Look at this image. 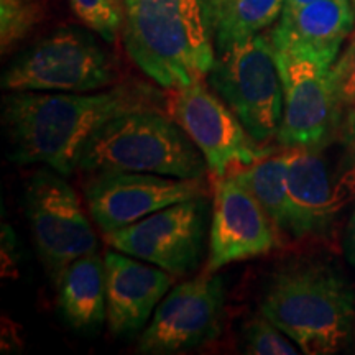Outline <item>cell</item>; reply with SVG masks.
Returning a JSON list of instances; mask_svg holds the SVG:
<instances>
[{
    "instance_id": "obj_1",
    "label": "cell",
    "mask_w": 355,
    "mask_h": 355,
    "mask_svg": "<svg viewBox=\"0 0 355 355\" xmlns=\"http://www.w3.org/2000/svg\"><path fill=\"white\" fill-rule=\"evenodd\" d=\"M168 107L165 92L150 84L122 81L101 92H8L2 125L8 158L19 165H43L69 175L84 146L109 121L133 110Z\"/></svg>"
},
{
    "instance_id": "obj_2",
    "label": "cell",
    "mask_w": 355,
    "mask_h": 355,
    "mask_svg": "<svg viewBox=\"0 0 355 355\" xmlns=\"http://www.w3.org/2000/svg\"><path fill=\"white\" fill-rule=\"evenodd\" d=\"M260 313L303 354H336L354 334L355 291L331 260L298 257L270 275Z\"/></svg>"
},
{
    "instance_id": "obj_3",
    "label": "cell",
    "mask_w": 355,
    "mask_h": 355,
    "mask_svg": "<svg viewBox=\"0 0 355 355\" xmlns=\"http://www.w3.org/2000/svg\"><path fill=\"white\" fill-rule=\"evenodd\" d=\"M122 40L133 63L168 91L204 81L216 61L202 0H123Z\"/></svg>"
},
{
    "instance_id": "obj_4",
    "label": "cell",
    "mask_w": 355,
    "mask_h": 355,
    "mask_svg": "<svg viewBox=\"0 0 355 355\" xmlns=\"http://www.w3.org/2000/svg\"><path fill=\"white\" fill-rule=\"evenodd\" d=\"M84 173L133 171L204 180L202 153L171 115L159 109L133 110L102 125L84 146Z\"/></svg>"
},
{
    "instance_id": "obj_5",
    "label": "cell",
    "mask_w": 355,
    "mask_h": 355,
    "mask_svg": "<svg viewBox=\"0 0 355 355\" xmlns=\"http://www.w3.org/2000/svg\"><path fill=\"white\" fill-rule=\"evenodd\" d=\"M117 83L115 58L92 30L76 25L44 35L19 53L2 74L8 92H92Z\"/></svg>"
},
{
    "instance_id": "obj_6",
    "label": "cell",
    "mask_w": 355,
    "mask_h": 355,
    "mask_svg": "<svg viewBox=\"0 0 355 355\" xmlns=\"http://www.w3.org/2000/svg\"><path fill=\"white\" fill-rule=\"evenodd\" d=\"M206 83L257 144L277 139L283 117V84L270 35H254L217 51Z\"/></svg>"
},
{
    "instance_id": "obj_7",
    "label": "cell",
    "mask_w": 355,
    "mask_h": 355,
    "mask_svg": "<svg viewBox=\"0 0 355 355\" xmlns=\"http://www.w3.org/2000/svg\"><path fill=\"white\" fill-rule=\"evenodd\" d=\"M25 214L38 259L55 285L74 260L97 254L99 241L81 199L60 171L48 166L30 178Z\"/></svg>"
},
{
    "instance_id": "obj_8",
    "label": "cell",
    "mask_w": 355,
    "mask_h": 355,
    "mask_svg": "<svg viewBox=\"0 0 355 355\" xmlns=\"http://www.w3.org/2000/svg\"><path fill=\"white\" fill-rule=\"evenodd\" d=\"M211 214L209 199L202 194L104 234V241L115 250L157 265L173 277H184L201 263Z\"/></svg>"
},
{
    "instance_id": "obj_9",
    "label": "cell",
    "mask_w": 355,
    "mask_h": 355,
    "mask_svg": "<svg viewBox=\"0 0 355 355\" xmlns=\"http://www.w3.org/2000/svg\"><path fill=\"white\" fill-rule=\"evenodd\" d=\"M275 61L283 84L278 144L286 150L334 144L344 110L332 87L329 66L282 48H275Z\"/></svg>"
},
{
    "instance_id": "obj_10",
    "label": "cell",
    "mask_w": 355,
    "mask_h": 355,
    "mask_svg": "<svg viewBox=\"0 0 355 355\" xmlns=\"http://www.w3.org/2000/svg\"><path fill=\"white\" fill-rule=\"evenodd\" d=\"M171 92L170 115L194 141L216 178L254 165L270 155L266 146L248 135L234 110L207 83L198 81Z\"/></svg>"
},
{
    "instance_id": "obj_11",
    "label": "cell",
    "mask_w": 355,
    "mask_h": 355,
    "mask_svg": "<svg viewBox=\"0 0 355 355\" xmlns=\"http://www.w3.org/2000/svg\"><path fill=\"white\" fill-rule=\"evenodd\" d=\"M224 301V279L217 273L204 272L180 283L159 301L139 337L137 352L183 354L211 344L222 331Z\"/></svg>"
},
{
    "instance_id": "obj_12",
    "label": "cell",
    "mask_w": 355,
    "mask_h": 355,
    "mask_svg": "<svg viewBox=\"0 0 355 355\" xmlns=\"http://www.w3.org/2000/svg\"><path fill=\"white\" fill-rule=\"evenodd\" d=\"M324 148L286 150L293 241L329 237L345 204L355 199V163L337 173Z\"/></svg>"
},
{
    "instance_id": "obj_13",
    "label": "cell",
    "mask_w": 355,
    "mask_h": 355,
    "mask_svg": "<svg viewBox=\"0 0 355 355\" xmlns=\"http://www.w3.org/2000/svg\"><path fill=\"white\" fill-rule=\"evenodd\" d=\"M202 194H206L204 180H181L153 173H94L84 186L89 216L102 234L115 232L153 212Z\"/></svg>"
},
{
    "instance_id": "obj_14",
    "label": "cell",
    "mask_w": 355,
    "mask_h": 355,
    "mask_svg": "<svg viewBox=\"0 0 355 355\" xmlns=\"http://www.w3.org/2000/svg\"><path fill=\"white\" fill-rule=\"evenodd\" d=\"M283 239L252 191L232 173L216 183L206 273L273 252Z\"/></svg>"
},
{
    "instance_id": "obj_15",
    "label": "cell",
    "mask_w": 355,
    "mask_h": 355,
    "mask_svg": "<svg viewBox=\"0 0 355 355\" xmlns=\"http://www.w3.org/2000/svg\"><path fill=\"white\" fill-rule=\"evenodd\" d=\"M104 265L109 332L115 337L135 336L165 298L173 275L115 248L105 254Z\"/></svg>"
},
{
    "instance_id": "obj_16",
    "label": "cell",
    "mask_w": 355,
    "mask_h": 355,
    "mask_svg": "<svg viewBox=\"0 0 355 355\" xmlns=\"http://www.w3.org/2000/svg\"><path fill=\"white\" fill-rule=\"evenodd\" d=\"M354 30L352 0H318L298 10L283 12L272 26L270 38L275 48L331 68Z\"/></svg>"
},
{
    "instance_id": "obj_17",
    "label": "cell",
    "mask_w": 355,
    "mask_h": 355,
    "mask_svg": "<svg viewBox=\"0 0 355 355\" xmlns=\"http://www.w3.org/2000/svg\"><path fill=\"white\" fill-rule=\"evenodd\" d=\"M58 309L69 327L86 334L107 322L104 259L84 255L64 270L58 283Z\"/></svg>"
},
{
    "instance_id": "obj_18",
    "label": "cell",
    "mask_w": 355,
    "mask_h": 355,
    "mask_svg": "<svg viewBox=\"0 0 355 355\" xmlns=\"http://www.w3.org/2000/svg\"><path fill=\"white\" fill-rule=\"evenodd\" d=\"M217 51L272 28L285 0H202Z\"/></svg>"
},
{
    "instance_id": "obj_19",
    "label": "cell",
    "mask_w": 355,
    "mask_h": 355,
    "mask_svg": "<svg viewBox=\"0 0 355 355\" xmlns=\"http://www.w3.org/2000/svg\"><path fill=\"white\" fill-rule=\"evenodd\" d=\"M286 166L288 157L285 148V152L270 153L254 165L232 173L259 199L283 241L291 239V209L286 191Z\"/></svg>"
},
{
    "instance_id": "obj_20",
    "label": "cell",
    "mask_w": 355,
    "mask_h": 355,
    "mask_svg": "<svg viewBox=\"0 0 355 355\" xmlns=\"http://www.w3.org/2000/svg\"><path fill=\"white\" fill-rule=\"evenodd\" d=\"M50 0H0V50L10 53L46 20Z\"/></svg>"
},
{
    "instance_id": "obj_21",
    "label": "cell",
    "mask_w": 355,
    "mask_h": 355,
    "mask_svg": "<svg viewBox=\"0 0 355 355\" xmlns=\"http://www.w3.org/2000/svg\"><path fill=\"white\" fill-rule=\"evenodd\" d=\"M242 339L247 354L295 355L301 352L298 345L261 313L243 322Z\"/></svg>"
},
{
    "instance_id": "obj_22",
    "label": "cell",
    "mask_w": 355,
    "mask_h": 355,
    "mask_svg": "<svg viewBox=\"0 0 355 355\" xmlns=\"http://www.w3.org/2000/svg\"><path fill=\"white\" fill-rule=\"evenodd\" d=\"M76 17L107 43H114L123 26V0H68Z\"/></svg>"
},
{
    "instance_id": "obj_23",
    "label": "cell",
    "mask_w": 355,
    "mask_h": 355,
    "mask_svg": "<svg viewBox=\"0 0 355 355\" xmlns=\"http://www.w3.org/2000/svg\"><path fill=\"white\" fill-rule=\"evenodd\" d=\"M331 81L343 110H355V30L331 66Z\"/></svg>"
},
{
    "instance_id": "obj_24",
    "label": "cell",
    "mask_w": 355,
    "mask_h": 355,
    "mask_svg": "<svg viewBox=\"0 0 355 355\" xmlns=\"http://www.w3.org/2000/svg\"><path fill=\"white\" fill-rule=\"evenodd\" d=\"M344 254H345V259H347L349 263L352 265L355 270V204H354L352 214L349 217L347 227H345Z\"/></svg>"
},
{
    "instance_id": "obj_25",
    "label": "cell",
    "mask_w": 355,
    "mask_h": 355,
    "mask_svg": "<svg viewBox=\"0 0 355 355\" xmlns=\"http://www.w3.org/2000/svg\"><path fill=\"white\" fill-rule=\"evenodd\" d=\"M318 2V0H285V7H283V12H291L298 10V8L308 6V3Z\"/></svg>"
},
{
    "instance_id": "obj_26",
    "label": "cell",
    "mask_w": 355,
    "mask_h": 355,
    "mask_svg": "<svg viewBox=\"0 0 355 355\" xmlns=\"http://www.w3.org/2000/svg\"><path fill=\"white\" fill-rule=\"evenodd\" d=\"M354 339H355V327H354Z\"/></svg>"
},
{
    "instance_id": "obj_27",
    "label": "cell",
    "mask_w": 355,
    "mask_h": 355,
    "mask_svg": "<svg viewBox=\"0 0 355 355\" xmlns=\"http://www.w3.org/2000/svg\"><path fill=\"white\" fill-rule=\"evenodd\" d=\"M352 3H354V8H355V0H352Z\"/></svg>"
}]
</instances>
